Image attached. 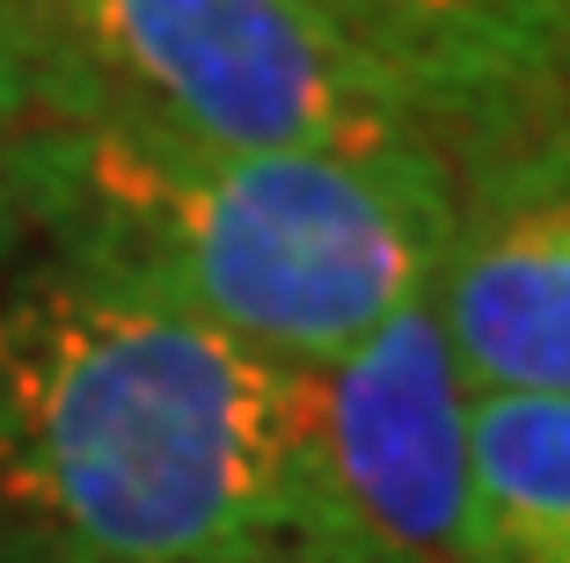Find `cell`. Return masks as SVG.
Wrapping results in <instances>:
<instances>
[{
    "instance_id": "277c9868",
    "label": "cell",
    "mask_w": 570,
    "mask_h": 563,
    "mask_svg": "<svg viewBox=\"0 0 570 563\" xmlns=\"http://www.w3.org/2000/svg\"><path fill=\"white\" fill-rule=\"evenodd\" d=\"M469 402L432 293L307 373L285 563H469Z\"/></svg>"
},
{
    "instance_id": "30bf717a",
    "label": "cell",
    "mask_w": 570,
    "mask_h": 563,
    "mask_svg": "<svg viewBox=\"0 0 570 563\" xmlns=\"http://www.w3.org/2000/svg\"><path fill=\"white\" fill-rule=\"evenodd\" d=\"M541 16H549V51H556V74L570 88V0H541Z\"/></svg>"
},
{
    "instance_id": "9c48e42d",
    "label": "cell",
    "mask_w": 570,
    "mask_h": 563,
    "mask_svg": "<svg viewBox=\"0 0 570 563\" xmlns=\"http://www.w3.org/2000/svg\"><path fill=\"white\" fill-rule=\"evenodd\" d=\"M22 242H30V227H22V205H16V191H8V176H0V271L22 256Z\"/></svg>"
},
{
    "instance_id": "8992f818",
    "label": "cell",
    "mask_w": 570,
    "mask_h": 563,
    "mask_svg": "<svg viewBox=\"0 0 570 563\" xmlns=\"http://www.w3.org/2000/svg\"><path fill=\"white\" fill-rule=\"evenodd\" d=\"M307 8L432 117L453 162L570 103L541 0H307Z\"/></svg>"
},
{
    "instance_id": "3957f363",
    "label": "cell",
    "mask_w": 570,
    "mask_h": 563,
    "mask_svg": "<svg viewBox=\"0 0 570 563\" xmlns=\"http://www.w3.org/2000/svg\"><path fill=\"white\" fill-rule=\"evenodd\" d=\"M30 16L37 117L235 154H446L432 117L307 0H30Z\"/></svg>"
},
{
    "instance_id": "5b68a950",
    "label": "cell",
    "mask_w": 570,
    "mask_h": 563,
    "mask_svg": "<svg viewBox=\"0 0 570 563\" xmlns=\"http://www.w3.org/2000/svg\"><path fill=\"white\" fill-rule=\"evenodd\" d=\"M432 308L469 396H570V103L453 162Z\"/></svg>"
},
{
    "instance_id": "6da1fadb",
    "label": "cell",
    "mask_w": 570,
    "mask_h": 563,
    "mask_svg": "<svg viewBox=\"0 0 570 563\" xmlns=\"http://www.w3.org/2000/svg\"><path fill=\"white\" fill-rule=\"evenodd\" d=\"M307 373L30 264L0 293V563H285Z\"/></svg>"
},
{
    "instance_id": "ba28073f",
    "label": "cell",
    "mask_w": 570,
    "mask_h": 563,
    "mask_svg": "<svg viewBox=\"0 0 570 563\" xmlns=\"http://www.w3.org/2000/svg\"><path fill=\"white\" fill-rule=\"evenodd\" d=\"M45 110V59H37L30 0H0V139Z\"/></svg>"
},
{
    "instance_id": "7a4b0ae2",
    "label": "cell",
    "mask_w": 570,
    "mask_h": 563,
    "mask_svg": "<svg viewBox=\"0 0 570 563\" xmlns=\"http://www.w3.org/2000/svg\"><path fill=\"white\" fill-rule=\"evenodd\" d=\"M0 176L51 264L154 300L293 373L352 359L432 293L453 227V162L235 154L102 117H30Z\"/></svg>"
},
{
    "instance_id": "52a82bcc",
    "label": "cell",
    "mask_w": 570,
    "mask_h": 563,
    "mask_svg": "<svg viewBox=\"0 0 570 563\" xmlns=\"http://www.w3.org/2000/svg\"><path fill=\"white\" fill-rule=\"evenodd\" d=\"M469 563H570V396L469 402Z\"/></svg>"
}]
</instances>
